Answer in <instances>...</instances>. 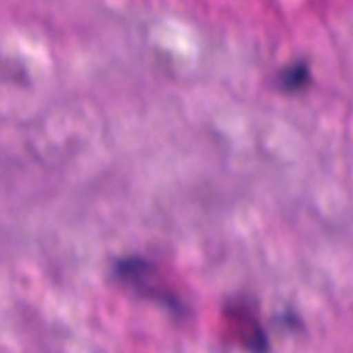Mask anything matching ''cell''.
Segmentation results:
<instances>
[{
    "label": "cell",
    "instance_id": "obj_1",
    "mask_svg": "<svg viewBox=\"0 0 353 353\" xmlns=\"http://www.w3.org/2000/svg\"><path fill=\"white\" fill-rule=\"evenodd\" d=\"M112 272L121 285L130 288L140 299L159 303L174 316H186L188 314L186 303L165 283L164 276L159 271L157 265L148 259L140 257V255L121 257L119 261L114 262Z\"/></svg>",
    "mask_w": 353,
    "mask_h": 353
},
{
    "label": "cell",
    "instance_id": "obj_2",
    "mask_svg": "<svg viewBox=\"0 0 353 353\" xmlns=\"http://www.w3.org/2000/svg\"><path fill=\"white\" fill-rule=\"evenodd\" d=\"M224 317L233 330L238 343L248 353H269L271 341L257 314L247 300H231L224 307Z\"/></svg>",
    "mask_w": 353,
    "mask_h": 353
},
{
    "label": "cell",
    "instance_id": "obj_3",
    "mask_svg": "<svg viewBox=\"0 0 353 353\" xmlns=\"http://www.w3.org/2000/svg\"><path fill=\"white\" fill-rule=\"evenodd\" d=\"M276 86L283 93H300L312 83V72L305 61L290 62L285 68L279 69L274 78Z\"/></svg>",
    "mask_w": 353,
    "mask_h": 353
}]
</instances>
